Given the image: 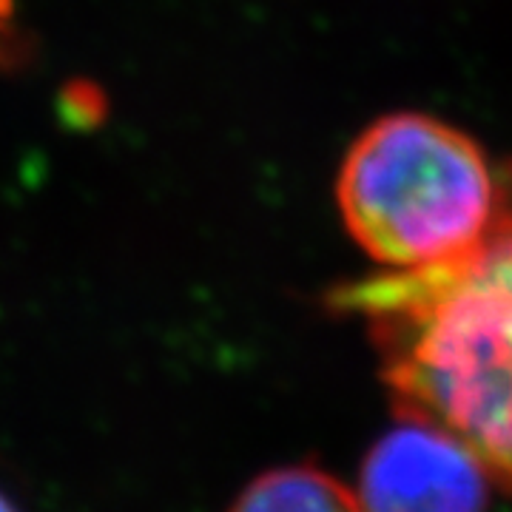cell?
<instances>
[{
    "instance_id": "6da1fadb",
    "label": "cell",
    "mask_w": 512,
    "mask_h": 512,
    "mask_svg": "<svg viewBox=\"0 0 512 512\" xmlns=\"http://www.w3.org/2000/svg\"><path fill=\"white\" fill-rule=\"evenodd\" d=\"M365 319L402 413L470 444L512 490V248L493 228L470 256L333 293Z\"/></svg>"
},
{
    "instance_id": "7a4b0ae2",
    "label": "cell",
    "mask_w": 512,
    "mask_h": 512,
    "mask_svg": "<svg viewBox=\"0 0 512 512\" xmlns=\"http://www.w3.org/2000/svg\"><path fill=\"white\" fill-rule=\"evenodd\" d=\"M504 183L484 151L427 114H387L348 151L336 200L350 237L387 271H424L478 251Z\"/></svg>"
},
{
    "instance_id": "3957f363",
    "label": "cell",
    "mask_w": 512,
    "mask_h": 512,
    "mask_svg": "<svg viewBox=\"0 0 512 512\" xmlns=\"http://www.w3.org/2000/svg\"><path fill=\"white\" fill-rule=\"evenodd\" d=\"M493 481L470 444L402 413L367 453L356 501L362 512H487Z\"/></svg>"
},
{
    "instance_id": "277c9868",
    "label": "cell",
    "mask_w": 512,
    "mask_h": 512,
    "mask_svg": "<svg viewBox=\"0 0 512 512\" xmlns=\"http://www.w3.org/2000/svg\"><path fill=\"white\" fill-rule=\"evenodd\" d=\"M228 512H362L356 493L311 464L276 467L256 476Z\"/></svg>"
},
{
    "instance_id": "5b68a950",
    "label": "cell",
    "mask_w": 512,
    "mask_h": 512,
    "mask_svg": "<svg viewBox=\"0 0 512 512\" xmlns=\"http://www.w3.org/2000/svg\"><path fill=\"white\" fill-rule=\"evenodd\" d=\"M498 231L512 248V171H507V177H504V200H501V211H498Z\"/></svg>"
},
{
    "instance_id": "8992f818",
    "label": "cell",
    "mask_w": 512,
    "mask_h": 512,
    "mask_svg": "<svg viewBox=\"0 0 512 512\" xmlns=\"http://www.w3.org/2000/svg\"><path fill=\"white\" fill-rule=\"evenodd\" d=\"M0 512H20V507L9 498V495L0 490Z\"/></svg>"
}]
</instances>
